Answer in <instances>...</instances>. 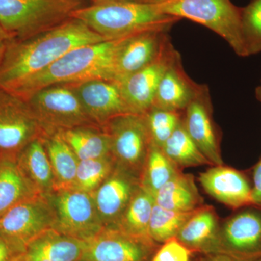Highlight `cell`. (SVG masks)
Segmentation results:
<instances>
[{"label":"cell","instance_id":"obj_1","mask_svg":"<svg viewBox=\"0 0 261 261\" xmlns=\"http://www.w3.org/2000/svg\"><path fill=\"white\" fill-rule=\"evenodd\" d=\"M106 40L74 18L27 39H9L0 64V86L9 88L45 69L75 48Z\"/></svg>","mask_w":261,"mask_h":261},{"label":"cell","instance_id":"obj_2","mask_svg":"<svg viewBox=\"0 0 261 261\" xmlns=\"http://www.w3.org/2000/svg\"><path fill=\"white\" fill-rule=\"evenodd\" d=\"M72 18L107 40L147 31H168L181 20L163 14L154 4L130 0H98L75 10Z\"/></svg>","mask_w":261,"mask_h":261},{"label":"cell","instance_id":"obj_3","mask_svg":"<svg viewBox=\"0 0 261 261\" xmlns=\"http://www.w3.org/2000/svg\"><path fill=\"white\" fill-rule=\"evenodd\" d=\"M121 39L75 48L45 69L7 89L25 99L40 89L57 84H75L93 79L107 80L113 56Z\"/></svg>","mask_w":261,"mask_h":261},{"label":"cell","instance_id":"obj_4","mask_svg":"<svg viewBox=\"0 0 261 261\" xmlns=\"http://www.w3.org/2000/svg\"><path fill=\"white\" fill-rule=\"evenodd\" d=\"M84 2L0 0V25L10 39H27L47 32L72 18Z\"/></svg>","mask_w":261,"mask_h":261},{"label":"cell","instance_id":"obj_5","mask_svg":"<svg viewBox=\"0 0 261 261\" xmlns=\"http://www.w3.org/2000/svg\"><path fill=\"white\" fill-rule=\"evenodd\" d=\"M154 5L163 14L187 18L211 29L238 56L246 58L242 38V8L231 0H165Z\"/></svg>","mask_w":261,"mask_h":261},{"label":"cell","instance_id":"obj_6","mask_svg":"<svg viewBox=\"0 0 261 261\" xmlns=\"http://www.w3.org/2000/svg\"><path fill=\"white\" fill-rule=\"evenodd\" d=\"M25 100L44 135L76 127L99 126L85 112L70 84L45 87Z\"/></svg>","mask_w":261,"mask_h":261},{"label":"cell","instance_id":"obj_7","mask_svg":"<svg viewBox=\"0 0 261 261\" xmlns=\"http://www.w3.org/2000/svg\"><path fill=\"white\" fill-rule=\"evenodd\" d=\"M102 128L109 136L111 156L116 166L140 178L151 145L144 114L116 117Z\"/></svg>","mask_w":261,"mask_h":261},{"label":"cell","instance_id":"obj_8","mask_svg":"<svg viewBox=\"0 0 261 261\" xmlns=\"http://www.w3.org/2000/svg\"><path fill=\"white\" fill-rule=\"evenodd\" d=\"M54 211V229L85 241L104 228L92 194L75 188L58 189L46 195Z\"/></svg>","mask_w":261,"mask_h":261},{"label":"cell","instance_id":"obj_9","mask_svg":"<svg viewBox=\"0 0 261 261\" xmlns=\"http://www.w3.org/2000/svg\"><path fill=\"white\" fill-rule=\"evenodd\" d=\"M44 132L27 101L0 86V155L17 156Z\"/></svg>","mask_w":261,"mask_h":261},{"label":"cell","instance_id":"obj_10","mask_svg":"<svg viewBox=\"0 0 261 261\" xmlns=\"http://www.w3.org/2000/svg\"><path fill=\"white\" fill-rule=\"evenodd\" d=\"M160 247L106 226L92 238L84 241L81 261H150Z\"/></svg>","mask_w":261,"mask_h":261},{"label":"cell","instance_id":"obj_11","mask_svg":"<svg viewBox=\"0 0 261 261\" xmlns=\"http://www.w3.org/2000/svg\"><path fill=\"white\" fill-rule=\"evenodd\" d=\"M166 30H152L122 38L113 56L108 80L119 82L156 59L170 39Z\"/></svg>","mask_w":261,"mask_h":261},{"label":"cell","instance_id":"obj_12","mask_svg":"<svg viewBox=\"0 0 261 261\" xmlns=\"http://www.w3.org/2000/svg\"><path fill=\"white\" fill-rule=\"evenodd\" d=\"M179 56L171 39H168L159 56L150 64L118 82L122 95L132 113L145 114L152 107L163 75Z\"/></svg>","mask_w":261,"mask_h":261},{"label":"cell","instance_id":"obj_13","mask_svg":"<svg viewBox=\"0 0 261 261\" xmlns=\"http://www.w3.org/2000/svg\"><path fill=\"white\" fill-rule=\"evenodd\" d=\"M50 202L40 195L20 202L0 217V232L27 247L34 239L54 228Z\"/></svg>","mask_w":261,"mask_h":261},{"label":"cell","instance_id":"obj_14","mask_svg":"<svg viewBox=\"0 0 261 261\" xmlns=\"http://www.w3.org/2000/svg\"><path fill=\"white\" fill-rule=\"evenodd\" d=\"M238 261L261 258V211H240L220 226L219 252Z\"/></svg>","mask_w":261,"mask_h":261},{"label":"cell","instance_id":"obj_15","mask_svg":"<svg viewBox=\"0 0 261 261\" xmlns=\"http://www.w3.org/2000/svg\"><path fill=\"white\" fill-rule=\"evenodd\" d=\"M70 85L89 118L102 128L116 117L133 113L118 82L93 79Z\"/></svg>","mask_w":261,"mask_h":261},{"label":"cell","instance_id":"obj_16","mask_svg":"<svg viewBox=\"0 0 261 261\" xmlns=\"http://www.w3.org/2000/svg\"><path fill=\"white\" fill-rule=\"evenodd\" d=\"M212 103L207 86L190 102L183 113L184 126L212 166L223 165L219 138L212 115Z\"/></svg>","mask_w":261,"mask_h":261},{"label":"cell","instance_id":"obj_17","mask_svg":"<svg viewBox=\"0 0 261 261\" xmlns=\"http://www.w3.org/2000/svg\"><path fill=\"white\" fill-rule=\"evenodd\" d=\"M140 186L138 176L116 166L107 179L92 193L104 227L118 222Z\"/></svg>","mask_w":261,"mask_h":261},{"label":"cell","instance_id":"obj_18","mask_svg":"<svg viewBox=\"0 0 261 261\" xmlns=\"http://www.w3.org/2000/svg\"><path fill=\"white\" fill-rule=\"evenodd\" d=\"M199 181L207 195L230 208L252 205V186L244 173L233 168L213 166Z\"/></svg>","mask_w":261,"mask_h":261},{"label":"cell","instance_id":"obj_19","mask_svg":"<svg viewBox=\"0 0 261 261\" xmlns=\"http://www.w3.org/2000/svg\"><path fill=\"white\" fill-rule=\"evenodd\" d=\"M203 86L196 83L187 74L179 56L163 75L152 106L184 113L190 102L200 93Z\"/></svg>","mask_w":261,"mask_h":261},{"label":"cell","instance_id":"obj_20","mask_svg":"<svg viewBox=\"0 0 261 261\" xmlns=\"http://www.w3.org/2000/svg\"><path fill=\"white\" fill-rule=\"evenodd\" d=\"M220 226L214 207L202 205L187 220L176 238L193 253H218Z\"/></svg>","mask_w":261,"mask_h":261},{"label":"cell","instance_id":"obj_21","mask_svg":"<svg viewBox=\"0 0 261 261\" xmlns=\"http://www.w3.org/2000/svg\"><path fill=\"white\" fill-rule=\"evenodd\" d=\"M40 195L19 166L16 156L0 155V217L20 202Z\"/></svg>","mask_w":261,"mask_h":261},{"label":"cell","instance_id":"obj_22","mask_svg":"<svg viewBox=\"0 0 261 261\" xmlns=\"http://www.w3.org/2000/svg\"><path fill=\"white\" fill-rule=\"evenodd\" d=\"M83 250L84 241L51 228L27 245L25 259L37 261H81Z\"/></svg>","mask_w":261,"mask_h":261},{"label":"cell","instance_id":"obj_23","mask_svg":"<svg viewBox=\"0 0 261 261\" xmlns=\"http://www.w3.org/2000/svg\"><path fill=\"white\" fill-rule=\"evenodd\" d=\"M25 176L44 195L56 190V182L43 137L32 141L16 156Z\"/></svg>","mask_w":261,"mask_h":261},{"label":"cell","instance_id":"obj_24","mask_svg":"<svg viewBox=\"0 0 261 261\" xmlns=\"http://www.w3.org/2000/svg\"><path fill=\"white\" fill-rule=\"evenodd\" d=\"M154 202L168 210L192 212L203 205L193 176L179 171L154 195Z\"/></svg>","mask_w":261,"mask_h":261},{"label":"cell","instance_id":"obj_25","mask_svg":"<svg viewBox=\"0 0 261 261\" xmlns=\"http://www.w3.org/2000/svg\"><path fill=\"white\" fill-rule=\"evenodd\" d=\"M58 135L80 161L111 156L109 136L102 127L81 126L61 130Z\"/></svg>","mask_w":261,"mask_h":261},{"label":"cell","instance_id":"obj_26","mask_svg":"<svg viewBox=\"0 0 261 261\" xmlns=\"http://www.w3.org/2000/svg\"><path fill=\"white\" fill-rule=\"evenodd\" d=\"M154 204V196L143 187H139L121 218L113 227L136 238L154 242L149 233Z\"/></svg>","mask_w":261,"mask_h":261},{"label":"cell","instance_id":"obj_27","mask_svg":"<svg viewBox=\"0 0 261 261\" xmlns=\"http://www.w3.org/2000/svg\"><path fill=\"white\" fill-rule=\"evenodd\" d=\"M56 178V189L73 188L80 159L58 133L43 137Z\"/></svg>","mask_w":261,"mask_h":261},{"label":"cell","instance_id":"obj_28","mask_svg":"<svg viewBox=\"0 0 261 261\" xmlns=\"http://www.w3.org/2000/svg\"><path fill=\"white\" fill-rule=\"evenodd\" d=\"M161 149L178 168L212 166L188 135L182 121Z\"/></svg>","mask_w":261,"mask_h":261},{"label":"cell","instance_id":"obj_29","mask_svg":"<svg viewBox=\"0 0 261 261\" xmlns=\"http://www.w3.org/2000/svg\"><path fill=\"white\" fill-rule=\"evenodd\" d=\"M179 171H181L180 168L168 159L162 149L151 142L145 166L140 175V186L154 196Z\"/></svg>","mask_w":261,"mask_h":261},{"label":"cell","instance_id":"obj_30","mask_svg":"<svg viewBox=\"0 0 261 261\" xmlns=\"http://www.w3.org/2000/svg\"><path fill=\"white\" fill-rule=\"evenodd\" d=\"M195 211L178 212L164 208L154 202L149 221V237L159 245L176 238L183 225Z\"/></svg>","mask_w":261,"mask_h":261},{"label":"cell","instance_id":"obj_31","mask_svg":"<svg viewBox=\"0 0 261 261\" xmlns=\"http://www.w3.org/2000/svg\"><path fill=\"white\" fill-rule=\"evenodd\" d=\"M116 166L112 156L80 161L73 188L93 193L107 179Z\"/></svg>","mask_w":261,"mask_h":261},{"label":"cell","instance_id":"obj_32","mask_svg":"<svg viewBox=\"0 0 261 261\" xmlns=\"http://www.w3.org/2000/svg\"><path fill=\"white\" fill-rule=\"evenodd\" d=\"M183 113L152 106L144 114L151 142L161 147L172 135L183 118Z\"/></svg>","mask_w":261,"mask_h":261},{"label":"cell","instance_id":"obj_33","mask_svg":"<svg viewBox=\"0 0 261 261\" xmlns=\"http://www.w3.org/2000/svg\"><path fill=\"white\" fill-rule=\"evenodd\" d=\"M241 32L245 56L261 53V0L242 8Z\"/></svg>","mask_w":261,"mask_h":261},{"label":"cell","instance_id":"obj_34","mask_svg":"<svg viewBox=\"0 0 261 261\" xmlns=\"http://www.w3.org/2000/svg\"><path fill=\"white\" fill-rule=\"evenodd\" d=\"M193 252L176 238L160 246L150 261H191Z\"/></svg>","mask_w":261,"mask_h":261},{"label":"cell","instance_id":"obj_35","mask_svg":"<svg viewBox=\"0 0 261 261\" xmlns=\"http://www.w3.org/2000/svg\"><path fill=\"white\" fill-rule=\"evenodd\" d=\"M27 247L0 232V261H24Z\"/></svg>","mask_w":261,"mask_h":261},{"label":"cell","instance_id":"obj_36","mask_svg":"<svg viewBox=\"0 0 261 261\" xmlns=\"http://www.w3.org/2000/svg\"><path fill=\"white\" fill-rule=\"evenodd\" d=\"M252 205L261 208V159L252 173Z\"/></svg>","mask_w":261,"mask_h":261},{"label":"cell","instance_id":"obj_37","mask_svg":"<svg viewBox=\"0 0 261 261\" xmlns=\"http://www.w3.org/2000/svg\"><path fill=\"white\" fill-rule=\"evenodd\" d=\"M198 261H238L222 253L202 255Z\"/></svg>","mask_w":261,"mask_h":261},{"label":"cell","instance_id":"obj_38","mask_svg":"<svg viewBox=\"0 0 261 261\" xmlns=\"http://www.w3.org/2000/svg\"><path fill=\"white\" fill-rule=\"evenodd\" d=\"M9 39H10L9 35L5 32L4 29L0 25V42H4V41H8Z\"/></svg>","mask_w":261,"mask_h":261},{"label":"cell","instance_id":"obj_39","mask_svg":"<svg viewBox=\"0 0 261 261\" xmlns=\"http://www.w3.org/2000/svg\"><path fill=\"white\" fill-rule=\"evenodd\" d=\"M6 42H0V64L3 61V57H4L5 49H6Z\"/></svg>","mask_w":261,"mask_h":261},{"label":"cell","instance_id":"obj_40","mask_svg":"<svg viewBox=\"0 0 261 261\" xmlns=\"http://www.w3.org/2000/svg\"><path fill=\"white\" fill-rule=\"evenodd\" d=\"M255 97L261 103V82L255 89Z\"/></svg>","mask_w":261,"mask_h":261},{"label":"cell","instance_id":"obj_41","mask_svg":"<svg viewBox=\"0 0 261 261\" xmlns=\"http://www.w3.org/2000/svg\"><path fill=\"white\" fill-rule=\"evenodd\" d=\"M142 3H149V4H158V3H162L165 0H138Z\"/></svg>","mask_w":261,"mask_h":261},{"label":"cell","instance_id":"obj_42","mask_svg":"<svg viewBox=\"0 0 261 261\" xmlns=\"http://www.w3.org/2000/svg\"><path fill=\"white\" fill-rule=\"evenodd\" d=\"M62 1H79V2H84L86 0H62ZM88 1H90L91 3H95V2L98 1V0H88Z\"/></svg>","mask_w":261,"mask_h":261},{"label":"cell","instance_id":"obj_43","mask_svg":"<svg viewBox=\"0 0 261 261\" xmlns=\"http://www.w3.org/2000/svg\"><path fill=\"white\" fill-rule=\"evenodd\" d=\"M252 261H261V258H260V259H257V260H252Z\"/></svg>","mask_w":261,"mask_h":261},{"label":"cell","instance_id":"obj_44","mask_svg":"<svg viewBox=\"0 0 261 261\" xmlns=\"http://www.w3.org/2000/svg\"><path fill=\"white\" fill-rule=\"evenodd\" d=\"M24 261H37V260H27V259H25V260Z\"/></svg>","mask_w":261,"mask_h":261},{"label":"cell","instance_id":"obj_45","mask_svg":"<svg viewBox=\"0 0 261 261\" xmlns=\"http://www.w3.org/2000/svg\"><path fill=\"white\" fill-rule=\"evenodd\" d=\"M130 1H138V0H130Z\"/></svg>","mask_w":261,"mask_h":261}]
</instances>
